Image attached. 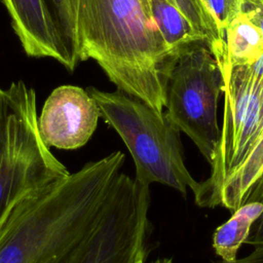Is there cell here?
<instances>
[{
    "mask_svg": "<svg viewBox=\"0 0 263 263\" xmlns=\"http://www.w3.org/2000/svg\"><path fill=\"white\" fill-rule=\"evenodd\" d=\"M114 151L26 197L0 228V263H59L96 226L126 173Z\"/></svg>",
    "mask_w": 263,
    "mask_h": 263,
    "instance_id": "1",
    "label": "cell"
},
{
    "mask_svg": "<svg viewBox=\"0 0 263 263\" xmlns=\"http://www.w3.org/2000/svg\"><path fill=\"white\" fill-rule=\"evenodd\" d=\"M80 61L93 60L118 90L163 113L175 60L147 0H79Z\"/></svg>",
    "mask_w": 263,
    "mask_h": 263,
    "instance_id": "2",
    "label": "cell"
},
{
    "mask_svg": "<svg viewBox=\"0 0 263 263\" xmlns=\"http://www.w3.org/2000/svg\"><path fill=\"white\" fill-rule=\"evenodd\" d=\"M101 117L118 134L136 166L135 179L143 186H168L184 197L196 191L195 180L185 164L179 128L163 113L120 90L108 92L88 87Z\"/></svg>",
    "mask_w": 263,
    "mask_h": 263,
    "instance_id": "3",
    "label": "cell"
},
{
    "mask_svg": "<svg viewBox=\"0 0 263 263\" xmlns=\"http://www.w3.org/2000/svg\"><path fill=\"white\" fill-rule=\"evenodd\" d=\"M37 118L32 87H0V228L26 197L70 174L41 140Z\"/></svg>",
    "mask_w": 263,
    "mask_h": 263,
    "instance_id": "4",
    "label": "cell"
},
{
    "mask_svg": "<svg viewBox=\"0 0 263 263\" xmlns=\"http://www.w3.org/2000/svg\"><path fill=\"white\" fill-rule=\"evenodd\" d=\"M222 84L218 63L203 42L178 54L166 84L165 116L185 133L209 163L220 137L217 111Z\"/></svg>",
    "mask_w": 263,
    "mask_h": 263,
    "instance_id": "5",
    "label": "cell"
},
{
    "mask_svg": "<svg viewBox=\"0 0 263 263\" xmlns=\"http://www.w3.org/2000/svg\"><path fill=\"white\" fill-rule=\"evenodd\" d=\"M150 189L125 174L108 210L59 263H135L146 255Z\"/></svg>",
    "mask_w": 263,
    "mask_h": 263,
    "instance_id": "6",
    "label": "cell"
},
{
    "mask_svg": "<svg viewBox=\"0 0 263 263\" xmlns=\"http://www.w3.org/2000/svg\"><path fill=\"white\" fill-rule=\"evenodd\" d=\"M100 117V109L86 89L62 85L46 99L37 118L38 132L48 148L74 150L90 140Z\"/></svg>",
    "mask_w": 263,
    "mask_h": 263,
    "instance_id": "7",
    "label": "cell"
},
{
    "mask_svg": "<svg viewBox=\"0 0 263 263\" xmlns=\"http://www.w3.org/2000/svg\"><path fill=\"white\" fill-rule=\"evenodd\" d=\"M25 52L32 58H50L61 63L57 39L42 0H1Z\"/></svg>",
    "mask_w": 263,
    "mask_h": 263,
    "instance_id": "8",
    "label": "cell"
},
{
    "mask_svg": "<svg viewBox=\"0 0 263 263\" xmlns=\"http://www.w3.org/2000/svg\"><path fill=\"white\" fill-rule=\"evenodd\" d=\"M42 3L57 39L61 64L73 71L81 62L77 25L79 0H42Z\"/></svg>",
    "mask_w": 263,
    "mask_h": 263,
    "instance_id": "9",
    "label": "cell"
},
{
    "mask_svg": "<svg viewBox=\"0 0 263 263\" xmlns=\"http://www.w3.org/2000/svg\"><path fill=\"white\" fill-rule=\"evenodd\" d=\"M263 214V202L251 201L237 208L213 234V249L222 261L237 259L240 247L248 240L252 227Z\"/></svg>",
    "mask_w": 263,
    "mask_h": 263,
    "instance_id": "10",
    "label": "cell"
},
{
    "mask_svg": "<svg viewBox=\"0 0 263 263\" xmlns=\"http://www.w3.org/2000/svg\"><path fill=\"white\" fill-rule=\"evenodd\" d=\"M150 12L160 31L172 58L203 38L193 29L185 15L168 0H147Z\"/></svg>",
    "mask_w": 263,
    "mask_h": 263,
    "instance_id": "11",
    "label": "cell"
},
{
    "mask_svg": "<svg viewBox=\"0 0 263 263\" xmlns=\"http://www.w3.org/2000/svg\"><path fill=\"white\" fill-rule=\"evenodd\" d=\"M226 67L221 75L234 66H247L263 53L260 30L243 14L237 12L225 29Z\"/></svg>",
    "mask_w": 263,
    "mask_h": 263,
    "instance_id": "12",
    "label": "cell"
},
{
    "mask_svg": "<svg viewBox=\"0 0 263 263\" xmlns=\"http://www.w3.org/2000/svg\"><path fill=\"white\" fill-rule=\"evenodd\" d=\"M203 38L222 73L226 67V42L217 18L205 0H168Z\"/></svg>",
    "mask_w": 263,
    "mask_h": 263,
    "instance_id": "13",
    "label": "cell"
},
{
    "mask_svg": "<svg viewBox=\"0 0 263 263\" xmlns=\"http://www.w3.org/2000/svg\"><path fill=\"white\" fill-rule=\"evenodd\" d=\"M218 21L221 32L225 37V29L229 22L236 15L240 0H205Z\"/></svg>",
    "mask_w": 263,
    "mask_h": 263,
    "instance_id": "14",
    "label": "cell"
},
{
    "mask_svg": "<svg viewBox=\"0 0 263 263\" xmlns=\"http://www.w3.org/2000/svg\"><path fill=\"white\" fill-rule=\"evenodd\" d=\"M238 11L246 14L263 36V0H240Z\"/></svg>",
    "mask_w": 263,
    "mask_h": 263,
    "instance_id": "15",
    "label": "cell"
},
{
    "mask_svg": "<svg viewBox=\"0 0 263 263\" xmlns=\"http://www.w3.org/2000/svg\"><path fill=\"white\" fill-rule=\"evenodd\" d=\"M254 250L247 256L236 259L232 262H226V261H218L214 263H263V243L255 245L253 246Z\"/></svg>",
    "mask_w": 263,
    "mask_h": 263,
    "instance_id": "16",
    "label": "cell"
},
{
    "mask_svg": "<svg viewBox=\"0 0 263 263\" xmlns=\"http://www.w3.org/2000/svg\"><path fill=\"white\" fill-rule=\"evenodd\" d=\"M246 243L250 246H255L259 243H263V214L258 218V220L254 223L250 236Z\"/></svg>",
    "mask_w": 263,
    "mask_h": 263,
    "instance_id": "17",
    "label": "cell"
},
{
    "mask_svg": "<svg viewBox=\"0 0 263 263\" xmlns=\"http://www.w3.org/2000/svg\"><path fill=\"white\" fill-rule=\"evenodd\" d=\"M247 67L254 73L263 75V53L260 55V58L252 63L251 65H247Z\"/></svg>",
    "mask_w": 263,
    "mask_h": 263,
    "instance_id": "18",
    "label": "cell"
},
{
    "mask_svg": "<svg viewBox=\"0 0 263 263\" xmlns=\"http://www.w3.org/2000/svg\"><path fill=\"white\" fill-rule=\"evenodd\" d=\"M153 263H173L171 258H163V259H156Z\"/></svg>",
    "mask_w": 263,
    "mask_h": 263,
    "instance_id": "19",
    "label": "cell"
},
{
    "mask_svg": "<svg viewBox=\"0 0 263 263\" xmlns=\"http://www.w3.org/2000/svg\"><path fill=\"white\" fill-rule=\"evenodd\" d=\"M145 258H146V255H141L137 261L135 263H145Z\"/></svg>",
    "mask_w": 263,
    "mask_h": 263,
    "instance_id": "20",
    "label": "cell"
}]
</instances>
